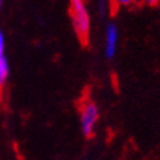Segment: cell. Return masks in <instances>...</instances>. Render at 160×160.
<instances>
[{
	"instance_id": "1",
	"label": "cell",
	"mask_w": 160,
	"mask_h": 160,
	"mask_svg": "<svg viewBox=\"0 0 160 160\" xmlns=\"http://www.w3.org/2000/svg\"><path fill=\"white\" fill-rule=\"evenodd\" d=\"M69 13L72 17L74 31L83 45L88 44V32H90V18L87 14V10L85 4L81 0H73L71 2Z\"/></svg>"
},
{
	"instance_id": "2",
	"label": "cell",
	"mask_w": 160,
	"mask_h": 160,
	"mask_svg": "<svg viewBox=\"0 0 160 160\" xmlns=\"http://www.w3.org/2000/svg\"><path fill=\"white\" fill-rule=\"evenodd\" d=\"M99 118L98 106L94 102H87L81 113V127L83 131V135L90 138L94 135V126Z\"/></svg>"
},
{
	"instance_id": "3",
	"label": "cell",
	"mask_w": 160,
	"mask_h": 160,
	"mask_svg": "<svg viewBox=\"0 0 160 160\" xmlns=\"http://www.w3.org/2000/svg\"><path fill=\"white\" fill-rule=\"evenodd\" d=\"M118 41V31L114 24H109L106 28V45H105V54L106 58L112 59L115 54V46Z\"/></svg>"
},
{
	"instance_id": "4",
	"label": "cell",
	"mask_w": 160,
	"mask_h": 160,
	"mask_svg": "<svg viewBox=\"0 0 160 160\" xmlns=\"http://www.w3.org/2000/svg\"><path fill=\"white\" fill-rule=\"evenodd\" d=\"M9 76V64L4 54V44L0 45V87H3Z\"/></svg>"
},
{
	"instance_id": "5",
	"label": "cell",
	"mask_w": 160,
	"mask_h": 160,
	"mask_svg": "<svg viewBox=\"0 0 160 160\" xmlns=\"http://www.w3.org/2000/svg\"><path fill=\"white\" fill-rule=\"evenodd\" d=\"M129 3H131L129 0H122V2H119V4H127V5H128Z\"/></svg>"
},
{
	"instance_id": "6",
	"label": "cell",
	"mask_w": 160,
	"mask_h": 160,
	"mask_svg": "<svg viewBox=\"0 0 160 160\" xmlns=\"http://www.w3.org/2000/svg\"><path fill=\"white\" fill-rule=\"evenodd\" d=\"M0 7H2V0H0Z\"/></svg>"
}]
</instances>
